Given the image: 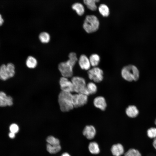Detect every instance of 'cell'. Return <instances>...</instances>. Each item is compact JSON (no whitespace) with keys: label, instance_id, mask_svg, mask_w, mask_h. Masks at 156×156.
Wrapping results in <instances>:
<instances>
[{"label":"cell","instance_id":"obj_1","mask_svg":"<svg viewBox=\"0 0 156 156\" xmlns=\"http://www.w3.org/2000/svg\"><path fill=\"white\" fill-rule=\"evenodd\" d=\"M66 61L60 63L58 67L62 77L67 78L73 76V68L77 60L76 54L74 52L70 53Z\"/></svg>","mask_w":156,"mask_h":156},{"label":"cell","instance_id":"obj_2","mask_svg":"<svg viewBox=\"0 0 156 156\" xmlns=\"http://www.w3.org/2000/svg\"><path fill=\"white\" fill-rule=\"evenodd\" d=\"M72 95L70 92L62 91L60 92L58 101L60 109L62 112H68L74 107L72 102Z\"/></svg>","mask_w":156,"mask_h":156},{"label":"cell","instance_id":"obj_3","mask_svg":"<svg viewBox=\"0 0 156 156\" xmlns=\"http://www.w3.org/2000/svg\"><path fill=\"white\" fill-rule=\"evenodd\" d=\"M122 77L128 81H136L139 77V72L138 68L133 65H129L124 67L121 71Z\"/></svg>","mask_w":156,"mask_h":156},{"label":"cell","instance_id":"obj_4","mask_svg":"<svg viewBox=\"0 0 156 156\" xmlns=\"http://www.w3.org/2000/svg\"><path fill=\"white\" fill-rule=\"evenodd\" d=\"M99 22L97 17L94 15H87L84 20L83 27L87 33L96 31L99 29Z\"/></svg>","mask_w":156,"mask_h":156},{"label":"cell","instance_id":"obj_5","mask_svg":"<svg viewBox=\"0 0 156 156\" xmlns=\"http://www.w3.org/2000/svg\"><path fill=\"white\" fill-rule=\"evenodd\" d=\"M74 88V91L77 93H81L89 95L86 88V81L83 77L75 76L71 79Z\"/></svg>","mask_w":156,"mask_h":156},{"label":"cell","instance_id":"obj_6","mask_svg":"<svg viewBox=\"0 0 156 156\" xmlns=\"http://www.w3.org/2000/svg\"><path fill=\"white\" fill-rule=\"evenodd\" d=\"M15 67L12 63H8L6 65L2 64L0 67V79L6 80L12 77L15 74Z\"/></svg>","mask_w":156,"mask_h":156},{"label":"cell","instance_id":"obj_7","mask_svg":"<svg viewBox=\"0 0 156 156\" xmlns=\"http://www.w3.org/2000/svg\"><path fill=\"white\" fill-rule=\"evenodd\" d=\"M88 74L89 79L95 83L100 82L103 79V71L101 69L97 66L88 70Z\"/></svg>","mask_w":156,"mask_h":156},{"label":"cell","instance_id":"obj_8","mask_svg":"<svg viewBox=\"0 0 156 156\" xmlns=\"http://www.w3.org/2000/svg\"><path fill=\"white\" fill-rule=\"evenodd\" d=\"M59 83L62 91L70 93L74 92L73 84L68 78L63 77H61Z\"/></svg>","mask_w":156,"mask_h":156},{"label":"cell","instance_id":"obj_9","mask_svg":"<svg viewBox=\"0 0 156 156\" xmlns=\"http://www.w3.org/2000/svg\"><path fill=\"white\" fill-rule=\"evenodd\" d=\"M96 131L94 127L92 125H86L83 131V134L87 139L91 140L94 137Z\"/></svg>","mask_w":156,"mask_h":156},{"label":"cell","instance_id":"obj_10","mask_svg":"<svg viewBox=\"0 0 156 156\" xmlns=\"http://www.w3.org/2000/svg\"><path fill=\"white\" fill-rule=\"evenodd\" d=\"M13 104V99L10 96H7L2 91H0V107L10 106Z\"/></svg>","mask_w":156,"mask_h":156},{"label":"cell","instance_id":"obj_11","mask_svg":"<svg viewBox=\"0 0 156 156\" xmlns=\"http://www.w3.org/2000/svg\"><path fill=\"white\" fill-rule=\"evenodd\" d=\"M93 104L96 107L102 111L105 110L107 106L105 98L101 96L95 97L93 100Z\"/></svg>","mask_w":156,"mask_h":156},{"label":"cell","instance_id":"obj_12","mask_svg":"<svg viewBox=\"0 0 156 156\" xmlns=\"http://www.w3.org/2000/svg\"><path fill=\"white\" fill-rule=\"evenodd\" d=\"M78 63L81 68L85 70L90 69L91 64L89 59L85 55H81L80 57Z\"/></svg>","mask_w":156,"mask_h":156},{"label":"cell","instance_id":"obj_13","mask_svg":"<svg viewBox=\"0 0 156 156\" xmlns=\"http://www.w3.org/2000/svg\"><path fill=\"white\" fill-rule=\"evenodd\" d=\"M88 101V95L81 93H77L75 107L82 106L86 104Z\"/></svg>","mask_w":156,"mask_h":156},{"label":"cell","instance_id":"obj_14","mask_svg":"<svg viewBox=\"0 0 156 156\" xmlns=\"http://www.w3.org/2000/svg\"><path fill=\"white\" fill-rule=\"evenodd\" d=\"M111 150L112 155L114 156H121L123 154L124 151L123 146L120 143L113 145Z\"/></svg>","mask_w":156,"mask_h":156},{"label":"cell","instance_id":"obj_15","mask_svg":"<svg viewBox=\"0 0 156 156\" xmlns=\"http://www.w3.org/2000/svg\"><path fill=\"white\" fill-rule=\"evenodd\" d=\"M126 113L129 117L133 118L136 117L139 114L137 107L133 105L129 106L126 109Z\"/></svg>","mask_w":156,"mask_h":156},{"label":"cell","instance_id":"obj_16","mask_svg":"<svg viewBox=\"0 0 156 156\" xmlns=\"http://www.w3.org/2000/svg\"><path fill=\"white\" fill-rule=\"evenodd\" d=\"M72 8L79 16L83 15L85 12L84 7L81 3L77 2L74 3L72 5Z\"/></svg>","mask_w":156,"mask_h":156},{"label":"cell","instance_id":"obj_17","mask_svg":"<svg viewBox=\"0 0 156 156\" xmlns=\"http://www.w3.org/2000/svg\"><path fill=\"white\" fill-rule=\"evenodd\" d=\"M83 1L88 9L94 11L97 9L96 3L99 2L100 0H83Z\"/></svg>","mask_w":156,"mask_h":156},{"label":"cell","instance_id":"obj_18","mask_svg":"<svg viewBox=\"0 0 156 156\" xmlns=\"http://www.w3.org/2000/svg\"><path fill=\"white\" fill-rule=\"evenodd\" d=\"M99 11L103 16L107 17L110 14L109 9L108 6L105 4H100L98 8Z\"/></svg>","mask_w":156,"mask_h":156},{"label":"cell","instance_id":"obj_19","mask_svg":"<svg viewBox=\"0 0 156 156\" xmlns=\"http://www.w3.org/2000/svg\"><path fill=\"white\" fill-rule=\"evenodd\" d=\"M88 148L90 152L93 154H98L100 152L99 145L95 142H90L89 144Z\"/></svg>","mask_w":156,"mask_h":156},{"label":"cell","instance_id":"obj_20","mask_svg":"<svg viewBox=\"0 0 156 156\" xmlns=\"http://www.w3.org/2000/svg\"><path fill=\"white\" fill-rule=\"evenodd\" d=\"M26 64L28 68H34L36 67L37 62L36 59L34 57L31 56H29L26 60Z\"/></svg>","mask_w":156,"mask_h":156},{"label":"cell","instance_id":"obj_21","mask_svg":"<svg viewBox=\"0 0 156 156\" xmlns=\"http://www.w3.org/2000/svg\"><path fill=\"white\" fill-rule=\"evenodd\" d=\"M89 60L91 66L93 67H96L100 61V57L98 54H93L90 56Z\"/></svg>","mask_w":156,"mask_h":156},{"label":"cell","instance_id":"obj_22","mask_svg":"<svg viewBox=\"0 0 156 156\" xmlns=\"http://www.w3.org/2000/svg\"><path fill=\"white\" fill-rule=\"evenodd\" d=\"M47 149L50 153L55 154L61 150V148L60 145H51L48 143L47 144Z\"/></svg>","mask_w":156,"mask_h":156},{"label":"cell","instance_id":"obj_23","mask_svg":"<svg viewBox=\"0 0 156 156\" xmlns=\"http://www.w3.org/2000/svg\"><path fill=\"white\" fill-rule=\"evenodd\" d=\"M86 86L89 95L95 94L97 91V87L94 82H90L86 84Z\"/></svg>","mask_w":156,"mask_h":156},{"label":"cell","instance_id":"obj_24","mask_svg":"<svg viewBox=\"0 0 156 156\" xmlns=\"http://www.w3.org/2000/svg\"><path fill=\"white\" fill-rule=\"evenodd\" d=\"M39 38L40 41L42 43H48L50 40L49 34L47 32H43L40 34Z\"/></svg>","mask_w":156,"mask_h":156},{"label":"cell","instance_id":"obj_25","mask_svg":"<svg viewBox=\"0 0 156 156\" xmlns=\"http://www.w3.org/2000/svg\"><path fill=\"white\" fill-rule=\"evenodd\" d=\"M124 156H142V155L138 150L132 148L130 149L126 152Z\"/></svg>","mask_w":156,"mask_h":156},{"label":"cell","instance_id":"obj_26","mask_svg":"<svg viewBox=\"0 0 156 156\" xmlns=\"http://www.w3.org/2000/svg\"><path fill=\"white\" fill-rule=\"evenodd\" d=\"M46 141L48 144L51 145H57L60 144L59 140L52 136H49L47 137Z\"/></svg>","mask_w":156,"mask_h":156},{"label":"cell","instance_id":"obj_27","mask_svg":"<svg viewBox=\"0 0 156 156\" xmlns=\"http://www.w3.org/2000/svg\"><path fill=\"white\" fill-rule=\"evenodd\" d=\"M148 137L151 139L156 138V128L151 127L149 128L147 131Z\"/></svg>","mask_w":156,"mask_h":156},{"label":"cell","instance_id":"obj_28","mask_svg":"<svg viewBox=\"0 0 156 156\" xmlns=\"http://www.w3.org/2000/svg\"><path fill=\"white\" fill-rule=\"evenodd\" d=\"M9 129L10 132H12L15 133L18 132L19 130V128L18 126L16 124H12L10 126Z\"/></svg>","mask_w":156,"mask_h":156},{"label":"cell","instance_id":"obj_29","mask_svg":"<svg viewBox=\"0 0 156 156\" xmlns=\"http://www.w3.org/2000/svg\"><path fill=\"white\" fill-rule=\"evenodd\" d=\"M8 135L10 138L13 139L15 136V133L10 132L8 134Z\"/></svg>","mask_w":156,"mask_h":156},{"label":"cell","instance_id":"obj_30","mask_svg":"<svg viewBox=\"0 0 156 156\" xmlns=\"http://www.w3.org/2000/svg\"><path fill=\"white\" fill-rule=\"evenodd\" d=\"M4 22V20L2 18L1 15L0 14V26H1Z\"/></svg>","mask_w":156,"mask_h":156},{"label":"cell","instance_id":"obj_31","mask_svg":"<svg viewBox=\"0 0 156 156\" xmlns=\"http://www.w3.org/2000/svg\"><path fill=\"white\" fill-rule=\"evenodd\" d=\"M153 145L154 148L156 150V138L154 139L153 142Z\"/></svg>","mask_w":156,"mask_h":156},{"label":"cell","instance_id":"obj_32","mask_svg":"<svg viewBox=\"0 0 156 156\" xmlns=\"http://www.w3.org/2000/svg\"><path fill=\"white\" fill-rule=\"evenodd\" d=\"M61 156H71L68 153H63Z\"/></svg>","mask_w":156,"mask_h":156},{"label":"cell","instance_id":"obj_33","mask_svg":"<svg viewBox=\"0 0 156 156\" xmlns=\"http://www.w3.org/2000/svg\"><path fill=\"white\" fill-rule=\"evenodd\" d=\"M155 124L156 125V119H155Z\"/></svg>","mask_w":156,"mask_h":156}]
</instances>
